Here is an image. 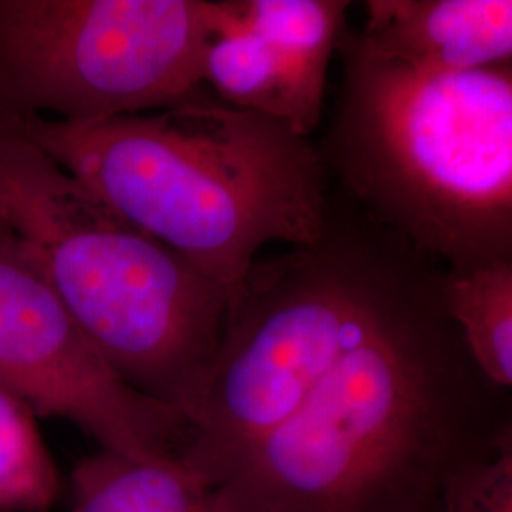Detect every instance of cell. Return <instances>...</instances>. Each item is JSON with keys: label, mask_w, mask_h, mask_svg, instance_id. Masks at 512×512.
Listing matches in <instances>:
<instances>
[{"label": "cell", "mask_w": 512, "mask_h": 512, "mask_svg": "<svg viewBox=\"0 0 512 512\" xmlns=\"http://www.w3.org/2000/svg\"><path fill=\"white\" fill-rule=\"evenodd\" d=\"M444 512H512V448L501 442L492 458L475 461L448 484Z\"/></svg>", "instance_id": "13"}, {"label": "cell", "mask_w": 512, "mask_h": 512, "mask_svg": "<svg viewBox=\"0 0 512 512\" xmlns=\"http://www.w3.org/2000/svg\"><path fill=\"white\" fill-rule=\"evenodd\" d=\"M0 222L105 363L188 421L230 310L219 283L8 133H0Z\"/></svg>", "instance_id": "3"}, {"label": "cell", "mask_w": 512, "mask_h": 512, "mask_svg": "<svg viewBox=\"0 0 512 512\" xmlns=\"http://www.w3.org/2000/svg\"><path fill=\"white\" fill-rule=\"evenodd\" d=\"M0 133L46 152L112 211L215 279L230 310L262 249L311 247L329 232L330 175L317 145L209 93L95 122L33 118Z\"/></svg>", "instance_id": "1"}, {"label": "cell", "mask_w": 512, "mask_h": 512, "mask_svg": "<svg viewBox=\"0 0 512 512\" xmlns=\"http://www.w3.org/2000/svg\"><path fill=\"white\" fill-rule=\"evenodd\" d=\"M420 256L382 317L220 488L228 512H370L452 431V327Z\"/></svg>", "instance_id": "4"}, {"label": "cell", "mask_w": 512, "mask_h": 512, "mask_svg": "<svg viewBox=\"0 0 512 512\" xmlns=\"http://www.w3.org/2000/svg\"><path fill=\"white\" fill-rule=\"evenodd\" d=\"M71 512H228L217 488L179 458L97 452L69 478Z\"/></svg>", "instance_id": "10"}, {"label": "cell", "mask_w": 512, "mask_h": 512, "mask_svg": "<svg viewBox=\"0 0 512 512\" xmlns=\"http://www.w3.org/2000/svg\"><path fill=\"white\" fill-rule=\"evenodd\" d=\"M232 0H0V128L80 124L203 95Z\"/></svg>", "instance_id": "6"}, {"label": "cell", "mask_w": 512, "mask_h": 512, "mask_svg": "<svg viewBox=\"0 0 512 512\" xmlns=\"http://www.w3.org/2000/svg\"><path fill=\"white\" fill-rule=\"evenodd\" d=\"M440 300L478 372L494 385H512V262L444 270Z\"/></svg>", "instance_id": "11"}, {"label": "cell", "mask_w": 512, "mask_h": 512, "mask_svg": "<svg viewBox=\"0 0 512 512\" xmlns=\"http://www.w3.org/2000/svg\"><path fill=\"white\" fill-rule=\"evenodd\" d=\"M348 0H232L234 18L211 40L203 86L222 105L281 122L300 137L321 126L330 59Z\"/></svg>", "instance_id": "8"}, {"label": "cell", "mask_w": 512, "mask_h": 512, "mask_svg": "<svg viewBox=\"0 0 512 512\" xmlns=\"http://www.w3.org/2000/svg\"><path fill=\"white\" fill-rule=\"evenodd\" d=\"M327 171L368 217L446 270L512 262V69L435 73L346 29Z\"/></svg>", "instance_id": "2"}, {"label": "cell", "mask_w": 512, "mask_h": 512, "mask_svg": "<svg viewBox=\"0 0 512 512\" xmlns=\"http://www.w3.org/2000/svg\"><path fill=\"white\" fill-rule=\"evenodd\" d=\"M374 222L260 256L228 311L219 353L186 421L179 459L213 488L289 420L382 317L418 253Z\"/></svg>", "instance_id": "5"}, {"label": "cell", "mask_w": 512, "mask_h": 512, "mask_svg": "<svg viewBox=\"0 0 512 512\" xmlns=\"http://www.w3.org/2000/svg\"><path fill=\"white\" fill-rule=\"evenodd\" d=\"M0 385L38 418H59L101 452L179 458L186 421L129 387L74 323L0 222Z\"/></svg>", "instance_id": "7"}, {"label": "cell", "mask_w": 512, "mask_h": 512, "mask_svg": "<svg viewBox=\"0 0 512 512\" xmlns=\"http://www.w3.org/2000/svg\"><path fill=\"white\" fill-rule=\"evenodd\" d=\"M61 495L37 412L0 385V512H50Z\"/></svg>", "instance_id": "12"}, {"label": "cell", "mask_w": 512, "mask_h": 512, "mask_svg": "<svg viewBox=\"0 0 512 512\" xmlns=\"http://www.w3.org/2000/svg\"><path fill=\"white\" fill-rule=\"evenodd\" d=\"M374 54L435 73L511 65V0H368L353 33Z\"/></svg>", "instance_id": "9"}]
</instances>
